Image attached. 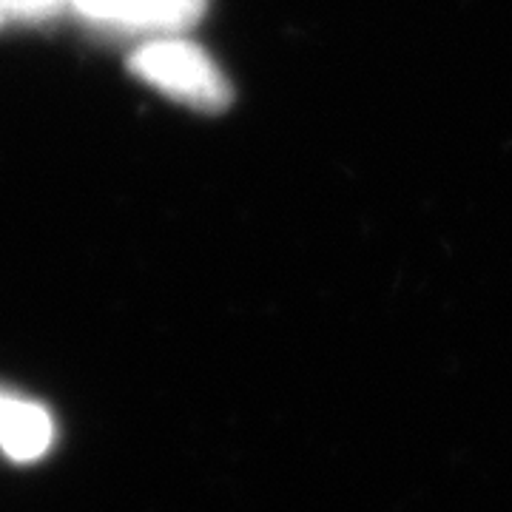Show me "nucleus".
<instances>
[{"label":"nucleus","mask_w":512,"mask_h":512,"mask_svg":"<svg viewBox=\"0 0 512 512\" xmlns=\"http://www.w3.org/2000/svg\"><path fill=\"white\" fill-rule=\"evenodd\" d=\"M55 444V421L46 407L20 399L12 393H0V450L3 456L29 464L43 458Z\"/></svg>","instance_id":"3"},{"label":"nucleus","mask_w":512,"mask_h":512,"mask_svg":"<svg viewBox=\"0 0 512 512\" xmlns=\"http://www.w3.org/2000/svg\"><path fill=\"white\" fill-rule=\"evenodd\" d=\"M60 0H0V9H12L20 15H37V12H46L52 9Z\"/></svg>","instance_id":"4"},{"label":"nucleus","mask_w":512,"mask_h":512,"mask_svg":"<svg viewBox=\"0 0 512 512\" xmlns=\"http://www.w3.org/2000/svg\"><path fill=\"white\" fill-rule=\"evenodd\" d=\"M131 72L151 89L200 111H222L231 86L200 46L180 37H160L131 55Z\"/></svg>","instance_id":"1"},{"label":"nucleus","mask_w":512,"mask_h":512,"mask_svg":"<svg viewBox=\"0 0 512 512\" xmlns=\"http://www.w3.org/2000/svg\"><path fill=\"white\" fill-rule=\"evenodd\" d=\"M89 20L140 29V32H183L205 12V0H74Z\"/></svg>","instance_id":"2"}]
</instances>
